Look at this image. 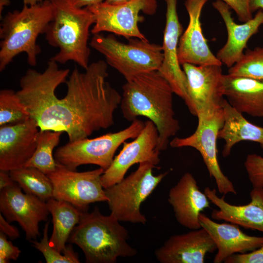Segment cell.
<instances>
[{
    "label": "cell",
    "mask_w": 263,
    "mask_h": 263,
    "mask_svg": "<svg viewBox=\"0 0 263 263\" xmlns=\"http://www.w3.org/2000/svg\"><path fill=\"white\" fill-rule=\"evenodd\" d=\"M123 43L113 35H94L90 46L103 55L107 63L126 79L143 73L158 71L163 60L162 45L147 40L130 38Z\"/></svg>",
    "instance_id": "obj_6"
},
{
    "label": "cell",
    "mask_w": 263,
    "mask_h": 263,
    "mask_svg": "<svg viewBox=\"0 0 263 263\" xmlns=\"http://www.w3.org/2000/svg\"><path fill=\"white\" fill-rule=\"evenodd\" d=\"M236 13L239 20L245 22L253 17L250 8V0H221Z\"/></svg>",
    "instance_id": "obj_34"
},
{
    "label": "cell",
    "mask_w": 263,
    "mask_h": 263,
    "mask_svg": "<svg viewBox=\"0 0 263 263\" xmlns=\"http://www.w3.org/2000/svg\"><path fill=\"white\" fill-rule=\"evenodd\" d=\"M212 5L223 19L227 32V41L216 56L222 64L230 68L242 58L248 40L263 24V10H259L251 19L239 24L234 21L230 7L224 1L216 0Z\"/></svg>",
    "instance_id": "obj_20"
},
{
    "label": "cell",
    "mask_w": 263,
    "mask_h": 263,
    "mask_svg": "<svg viewBox=\"0 0 263 263\" xmlns=\"http://www.w3.org/2000/svg\"><path fill=\"white\" fill-rule=\"evenodd\" d=\"M62 133L58 131L39 130L36 150L24 167L35 168L46 174L54 171L57 163L53 156V150L59 144Z\"/></svg>",
    "instance_id": "obj_27"
},
{
    "label": "cell",
    "mask_w": 263,
    "mask_h": 263,
    "mask_svg": "<svg viewBox=\"0 0 263 263\" xmlns=\"http://www.w3.org/2000/svg\"><path fill=\"white\" fill-rule=\"evenodd\" d=\"M222 107L224 122L218 132V138L225 141L223 156L225 157L229 156L234 146L241 141L256 142L263 149V127L248 121L243 113L232 107L225 98Z\"/></svg>",
    "instance_id": "obj_24"
},
{
    "label": "cell",
    "mask_w": 263,
    "mask_h": 263,
    "mask_svg": "<svg viewBox=\"0 0 263 263\" xmlns=\"http://www.w3.org/2000/svg\"><path fill=\"white\" fill-rule=\"evenodd\" d=\"M46 203L53 224L50 244L57 251L63 253L66 244L79 223L83 211L67 202L54 198L48 200Z\"/></svg>",
    "instance_id": "obj_25"
},
{
    "label": "cell",
    "mask_w": 263,
    "mask_h": 263,
    "mask_svg": "<svg viewBox=\"0 0 263 263\" xmlns=\"http://www.w3.org/2000/svg\"><path fill=\"white\" fill-rule=\"evenodd\" d=\"M105 0H69L74 6L78 8H85L94 5L105 1Z\"/></svg>",
    "instance_id": "obj_37"
},
{
    "label": "cell",
    "mask_w": 263,
    "mask_h": 263,
    "mask_svg": "<svg viewBox=\"0 0 263 263\" xmlns=\"http://www.w3.org/2000/svg\"><path fill=\"white\" fill-rule=\"evenodd\" d=\"M207 0H186L185 1L189 22L180 38L178 44V58L181 65L184 63L195 65H222L211 51L202 31L200 16Z\"/></svg>",
    "instance_id": "obj_18"
},
{
    "label": "cell",
    "mask_w": 263,
    "mask_h": 263,
    "mask_svg": "<svg viewBox=\"0 0 263 263\" xmlns=\"http://www.w3.org/2000/svg\"><path fill=\"white\" fill-rule=\"evenodd\" d=\"M209 201L219 209L213 210L211 218L263 233V188H253L251 201L244 205H234L217 194L216 190L206 187L204 191Z\"/></svg>",
    "instance_id": "obj_22"
},
{
    "label": "cell",
    "mask_w": 263,
    "mask_h": 263,
    "mask_svg": "<svg viewBox=\"0 0 263 263\" xmlns=\"http://www.w3.org/2000/svg\"><path fill=\"white\" fill-rule=\"evenodd\" d=\"M216 250L210 235L201 227L170 236L154 255L161 263H204L206 255Z\"/></svg>",
    "instance_id": "obj_17"
},
{
    "label": "cell",
    "mask_w": 263,
    "mask_h": 263,
    "mask_svg": "<svg viewBox=\"0 0 263 263\" xmlns=\"http://www.w3.org/2000/svg\"><path fill=\"white\" fill-rule=\"evenodd\" d=\"M131 0H105L104 2L111 4H119L127 2Z\"/></svg>",
    "instance_id": "obj_39"
},
{
    "label": "cell",
    "mask_w": 263,
    "mask_h": 263,
    "mask_svg": "<svg viewBox=\"0 0 263 263\" xmlns=\"http://www.w3.org/2000/svg\"><path fill=\"white\" fill-rule=\"evenodd\" d=\"M228 74L263 80V47L246 49L242 58L229 68Z\"/></svg>",
    "instance_id": "obj_29"
},
{
    "label": "cell",
    "mask_w": 263,
    "mask_h": 263,
    "mask_svg": "<svg viewBox=\"0 0 263 263\" xmlns=\"http://www.w3.org/2000/svg\"><path fill=\"white\" fill-rule=\"evenodd\" d=\"M197 128L191 135L183 138L175 137L169 142L171 147H191L201 154L210 176L215 180L218 191L226 195L237 192L232 182L222 171L219 165L217 140L224 122L223 107L211 112L197 114Z\"/></svg>",
    "instance_id": "obj_9"
},
{
    "label": "cell",
    "mask_w": 263,
    "mask_h": 263,
    "mask_svg": "<svg viewBox=\"0 0 263 263\" xmlns=\"http://www.w3.org/2000/svg\"><path fill=\"white\" fill-rule=\"evenodd\" d=\"M50 221L45 224L43 236L39 241H31L33 246L43 255L47 263H79L78 255L71 245H66L63 253L59 252L51 246L48 238Z\"/></svg>",
    "instance_id": "obj_30"
},
{
    "label": "cell",
    "mask_w": 263,
    "mask_h": 263,
    "mask_svg": "<svg viewBox=\"0 0 263 263\" xmlns=\"http://www.w3.org/2000/svg\"><path fill=\"white\" fill-rule=\"evenodd\" d=\"M159 134L154 124L148 120L140 133L130 142L123 143V147L101 175L104 188L122 180L129 169L135 164L150 162L157 166L160 162Z\"/></svg>",
    "instance_id": "obj_12"
},
{
    "label": "cell",
    "mask_w": 263,
    "mask_h": 263,
    "mask_svg": "<svg viewBox=\"0 0 263 263\" xmlns=\"http://www.w3.org/2000/svg\"><path fill=\"white\" fill-rule=\"evenodd\" d=\"M10 1L9 0H0V13L3 10L4 7L9 4Z\"/></svg>",
    "instance_id": "obj_41"
},
{
    "label": "cell",
    "mask_w": 263,
    "mask_h": 263,
    "mask_svg": "<svg viewBox=\"0 0 263 263\" xmlns=\"http://www.w3.org/2000/svg\"><path fill=\"white\" fill-rule=\"evenodd\" d=\"M225 263H263V245L249 252L234 254L224 261Z\"/></svg>",
    "instance_id": "obj_32"
},
{
    "label": "cell",
    "mask_w": 263,
    "mask_h": 263,
    "mask_svg": "<svg viewBox=\"0 0 263 263\" xmlns=\"http://www.w3.org/2000/svg\"><path fill=\"white\" fill-rule=\"evenodd\" d=\"M30 118L16 92L4 89L0 91V126L23 122Z\"/></svg>",
    "instance_id": "obj_28"
},
{
    "label": "cell",
    "mask_w": 263,
    "mask_h": 263,
    "mask_svg": "<svg viewBox=\"0 0 263 263\" xmlns=\"http://www.w3.org/2000/svg\"><path fill=\"white\" fill-rule=\"evenodd\" d=\"M54 8L53 20L45 32L50 45L59 49L50 59L65 64L73 61L84 70L89 66L90 29L95 18L88 8H78L69 0H49Z\"/></svg>",
    "instance_id": "obj_5"
},
{
    "label": "cell",
    "mask_w": 263,
    "mask_h": 263,
    "mask_svg": "<svg viewBox=\"0 0 263 263\" xmlns=\"http://www.w3.org/2000/svg\"><path fill=\"white\" fill-rule=\"evenodd\" d=\"M16 183L10 176L8 171L0 170V190Z\"/></svg>",
    "instance_id": "obj_36"
},
{
    "label": "cell",
    "mask_w": 263,
    "mask_h": 263,
    "mask_svg": "<svg viewBox=\"0 0 263 263\" xmlns=\"http://www.w3.org/2000/svg\"><path fill=\"white\" fill-rule=\"evenodd\" d=\"M24 192L47 201L53 198L52 183L48 175L33 167H23L9 172Z\"/></svg>",
    "instance_id": "obj_26"
},
{
    "label": "cell",
    "mask_w": 263,
    "mask_h": 263,
    "mask_svg": "<svg viewBox=\"0 0 263 263\" xmlns=\"http://www.w3.org/2000/svg\"><path fill=\"white\" fill-rule=\"evenodd\" d=\"M157 7L156 0H131L116 5L104 1L87 7L95 18L91 32L94 35L108 32L128 39L138 38L147 40L138 27V23L144 19L140 13L153 15Z\"/></svg>",
    "instance_id": "obj_10"
},
{
    "label": "cell",
    "mask_w": 263,
    "mask_h": 263,
    "mask_svg": "<svg viewBox=\"0 0 263 263\" xmlns=\"http://www.w3.org/2000/svg\"><path fill=\"white\" fill-rule=\"evenodd\" d=\"M187 79L189 112L194 116L222 107L223 74L221 65H182Z\"/></svg>",
    "instance_id": "obj_13"
},
{
    "label": "cell",
    "mask_w": 263,
    "mask_h": 263,
    "mask_svg": "<svg viewBox=\"0 0 263 263\" xmlns=\"http://www.w3.org/2000/svg\"><path fill=\"white\" fill-rule=\"evenodd\" d=\"M166 24L162 45L163 60L158 71L170 84L174 94L188 104L187 79L178 58V48L183 28L177 12V0H165Z\"/></svg>",
    "instance_id": "obj_15"
},
{
    "label": "cell",
    "mask_w": 263,
    "mask_h": 263,
    "mask_svg": "<svg viewBox=\"0 0 263 263\" xmlns=\"http://www.w3.org/2000/svg\"><path fill=\"white\" fill-rule=\"evenodd\" d=\"M244 166L253 188H263V157L249 154L246 157Z\"/></svg>",
    "instance_id": "obj_31"
},
{
    "label": "cell",
    "mask_w": 263,
    "mask_h": 263,
    "mask_svg": "<svg viewBox=\"0 0 263 263\" xmlns=\"http://www.w3.org/2000/svg\"><path fill=\"white\" fill-rule=\"evenodd\" d=\"M104 171L99 168L78 172L57 164L56 169L47 174L52 183L53 198L67 202L82 211H87L92 203L107 202L101 180Z\"/></svg>",
    "instance_id": "obj_11"
},
{
    "label": "cell",
    "mask_w": 263,
    "mask_h": 263,
    "mask_svg": "<svg viewBox=\"0 0 263 263\" xmlns=\"http://www.w3.org/2000/svg\"><path fill=\"white\" fill-rule=\"evenodd\" d=\"M129 233L112 214L103 215L95 207L83 211L68 242L77 245L88 263H114L118 258L135 256L137 252L128 243Z\"/></svg>",
    "instance_id": "obj_3"
},
{
    "label": "cell",
    "mask_w": 263,
    "mask_h": 263,
    "mask_svg": "<svg viewBox=\"0 0 263 263\" xmlns=\"http://www.w3.org/2000/svg\"><path fill=\"white\" fill-rule=\"evenodd\" d=\"M155 168L157 167L150 162L141 163L128 176L104 188L111 214L120 222L146 223L141 205L169 172L155 175L153 174Z\"/></svg>",
    "instance_id": "obj_7"
},
{
    "label": "cell",
    "mask_w": 263,
    "mask_h": 263,
    "mask_svg": "<svg viewBox=\"0 0 263 263\" xmlns=\"http://www.w3.org/2000/svg\"><path fill=\"white\" fill-rule=\"evenodd\" d=\"M7 236L0 232V263H7L9 260H16L21 251L19 249L7 240Z\"/></svg>",
    "instance_id": "obj_33"
},
{
    "label": "cell",
    "mask_w": 263,
    "mask_h": 263,
    "mask_svg": "<svg viewBox=\"0 0 263 263\" xmlns=\"http://www.w3.org/2000/svg\"><path fill=\"white\" fill-rule=\"evenodd\" d=\"M31 118L18 123L0 126V170L23 167L33 156L39 131Z\"/></svg>",
    "instance_id": "obj_16"
},
{
    "label": "cell",
    "mask_w": 263,
    "mask_h": 263,
    "mask_svg": "<svg viewBox=\"0 0 263 263\" xmlns=\"http://www.w3.org/2000/svg\"><path fill=\"white\" fill-rule=\"evenodd\" d=\"M222 92L229 104L240 113L263 117V80L223 74Z\"/></svg>",
    "instance_id": "obj_23"
},
{
    "label": "cell",
    "mask_w": 263,
    "mask_h": 263,
    "mask_svg": "<svg viewBox=\"0 0 263 263\" xmlns=\"http://www.w3.org/2000/svg\"><path fill=\"white\" fill-rule=\"evenodd\" d=\"M250 8L251 11L263 9V0H250Z\"/></svg>",
    "instance_id": "obj_38"
},
{
    "label": "cell",
    "mask_w": 263,
    "mask_h": 263,
    "mask_svg": "<svg viewBox=\"0 0 263 263\" xmlns=\"http://www.w3.org/2000/svg\"><path fill=\"white\" fill-rule=\"evenodd\" d=\"M59 69L50 59L42 72L29 69L16 94L40 131L66 132L70 142L88 138L114 124L121 95L107 80V63L98 60L84 72Z\"/></svg>",
    "instance_id": "obj_1"
},
{
    "label": "cell",
    "mask_w": 263,
    "mask_h": 263,
    "mask_svg": "<svg viewBox=\"0 0 263 263\" xmlns=\"http://www.w3.org/2000/svg\"><path fill=\"white\" fill-rule=\"evenodd\" d=\"M131 122L128 127L117 132L69 141L56 150V163L71 170H76L82 165L93 164L105 170L112 164L119 146L127 140L135 138L145 126V122L138 118Z\"/></svg>",
    "instance_id": "obj_8"
},
{
    "label": "cell",
    "mask_w": 263,
    "mask_h": 263,
    "mask_svg": "<svg viewBox=\"0 0 263 263\" xmlns=\"http://www.w3.org/2000/svg\"><path fill=\"white\" fill-rule=\"evenodd\" d=\"M0 232L12 240L17 239L20 236L18 229L16 226L10 225L1 214H0Z\"/></svg>",
    "instance_id": "obj_35"
},
{
    "label": "cell",
    "mask_w": 263,
    "mask_h": 263,
    "mask_svg": "<svg viewBox=\"0 0 263 263\" xmlns=\"http://www.w3.org/2000/svg\"><path fill=\"white\" fill-rule=\"evenodd\" d=\"M168 201L179 224L190 230L201 228L199 216L210 207V201L190 173L184 174L170 189Z\"/></svg>",
    "instance_id": "obj_19"
},
{
    "label": "cell",
    "mask_w": 263,
    "mask_h": 263,
    "mask_svg": "<svg viewBox=\"0 0 263 263\" xmlns=\"http://www.w3.org/2000/svg\"><path fill=\"white\" fill-rule=\"evenodd\" d=\"M173 90L158 71L138 74L122 87L120 107L123 117L132 121L143 116L151 121L159 134L160 151L167 149L169 139L180 129L173 107Z\"/></svg>",
    "instance_id": "obj_2"
},
{
    "label": "cell",
    "mask_w": 263,
    "mask_h": 263,
    "mask_svg": "<svg viewBox=\"0 0 263 263\" xmlns=\"http://www.w3.org/2000/svg\"><path fill=\"white\" fill-rule=\"evenodd\" d=\"M199 219L201 227L208 233L216 245L214 263L224 262L233 254L250 252L263 245V236L248 235L236 224L215 222L202 212Z\"/></svg>",
    "instance_id": "obj_21"
},
{
    "label": "cell",
    "mask_w": 263,
    "mask_h": 263,
    "mask_svg": "<svg viewBox=\"0 0 263 263\" xmlns=\"http://www.w3.org/2000/svg\"><path fill=\"white\" fill-rule=\"evenodd\" d=\"M53 6L49 0L28 5L21 10L8 12L2 18L0 28V71H3L13 58L22 53L27 56L31 66L37 65L41 48L38 37L44 34L53 20Z\"/></svg>",
    "instance_id": "obj_4"
},
{
    "label": "cell",
    "mask_w": 263,
    "mask_h": 263,
    "mask_svg": "<svg viewBox=\"0 0 263 263\" xmlns=\"http://www.w3.org/2000/svg\"><path fill=\"white\" fill-rule=\"evenodd\" d=\"M15 183L0 190V210L5 219L18 222L29 242L40 235L39 224L48 219L46 201L23 193Z\"/></svg>",
    "instance_id": "obj_14"
},
{
    "label": "cell",
    "mask_w": 263,
    "mask_h": 263,
    "mask_svg": "<svg viewBox=\"0 0 263 263\" xmlns=\"http://www.w3.org/2000/svg\"><path fill=\"white\" fill-rule=\"evenodd\" d=\"M23 1L24 4L32 5L41 2L43 0H23Z\"/></svg>",
    "instance_id": "obj_40"
}]
</instances>
